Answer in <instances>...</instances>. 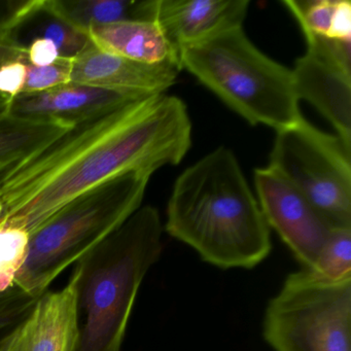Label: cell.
<instances>
[{
	"instance_id": "1",
	"label": "cell",
	"mask_w": 351,
	"mask_h": 351,
	"mask_svg": "<svg viewBox=\"0 0 351 351\" xmlns=\"http://www.w3.org/2000/svg\"><path fill=\"white\" fill-rule=\"evenodd\" d=\"M191 145L190 114L176 96L98 112L0 176V221L32 235L84 193L122 174L178 165Z\"/></svg>"
},
{
	"instance_id": "2",
	"label": "cell",
	"mask_w": 351,
	"mask_h": 351,
	"mask_svg": "<svg viewBox=\"0 0 351 351\" xmlns=\"http://www.w3.org/2000/svg\"><path fill=\"white\" fill-rule=\"evenodd\" d=\"M164 230L221 269H254L272 250L258 199L228 147H217L178 176Z\"/></svg>"
},
{
	"instance_id": "3",
	"label": "cell",
	"mask_w": 351,
	"mask_h": 351,
	"mask_svg": "<svg viewBox=\"0 0 351 351\" xmlns=\"http://www.w3.org/2000/svg\"><path fill=\"white\" fill-rule=\"evenodd\" d=\"M163 232L158 209L141 206L75 263L84 319L73 351H121L139 289L163 254Z\"/></svg>"
},
{
	"instance_id": "4",
	"label": "cell",
	"mask_w": 351,
	"mask_h": 351,
	"mask_svg": "<svg viewBox=\"0 0 351 351\" xmlns=\"http://www.w3.org/2000/svg\"><path fill=\"white\" fill-rule=\"evenodd\" d=\"M180 57L182 69L250 125L279 131L303 119L293 71L261 52L243 26L188 47Z\"/></svg>"
},
{
	"instance_id": "5",
	"label": "cell",
	"mask_w": 351,
	"mask_h": 351,
	"mask_svg": "<svg viewBox=\"0 0 351 351\" xmlns=\"http://www.w3.org/2000/svg\"><path fill=\"white\" fill-rule=\"evenodd\" d=\"M151 176L139 172L122 174L63 207L30 235L27 258L16 277V287L32 297H42L66 268L141 208Z\"/></svg>"
},
{
	"instance_id": "6",
	"label": "cell",
	"mask_w": 351,
	"mask_h": 351,
	"mask_svg": "<svg viewBox=\"0 0 351 351\" xmlns=\"http://www.w3.org/2000/svg\"><path fill=\"white\" fill-rule=\"evenodd\" d=\"M263 337L274 351H351V277L287 275L265 310Z\"/></svg>"
},
{
	"instance_id": "7",
	"label": "cell",
	"mask_w": 351,
	"mask_h": 351,
	"mask_svg": "<svg viewBox=\"0 0 351 351\" xmlns=\"http://www.w3.org/2000/svg\"><path fill=\"white\" fill-rule=\"evenodd\" d=\"M269 167L297 188L330 228L351 229V149L305 119L276 131Z\"/></svg>"
},
{
	"instance_id": "8",
	"label": "cell",
	"mask_w": 351,
	"mask_h": 351,
	"mask_svg": "<svg viewBox=\"0 0 351 351\" xmlns=\"http://www.w3.org/2000/svg\"><path fill=\"white\" fill-rule=\"evenodd\" d=\"M301 30L307 50L291 69L295 93L314 106L351 149V40Z\"/></svg>"
},
{
	"instance_id": "9",
	"label": "cell",
	"mask_w": 351,
	"mask_h": 351,
	"mask_svg": "<svg viewBox=\"0 0 351 351\" xmlns=\"http://www.w3.org/2000/svg\"><path fill=\"white\" fill-rule=\"evenodd\" d=\"M254 180L258 202L269 228L278 234L303 268L311 269L332 228L276 170L269 166L258 168Z\"/></svg>"
},
{
	"instance_id": "10",
	"label": "cell",
	"mask_w": 351,
	"mask_h": 351,
	"mask_svg": "<svg viewBox=\"0 0 351 351\" xmlns=\"http://www.w3.org/2000/svg\"><path fill=\"white\" fill-rule=\"evenodd\" d=\"M77 274L60 291L45 293L0 351H73L79 336Z\"/></svg>"
},
{
	"instance_id": "11",
	"label": "cell",
	"mask_w": 351,
	"mask_h": 351,
	"mask_svg": "<svg viewBox=\"0 0 351 351\" xmlns=\"http://www.w3.org/2000/svg\"><path fill=\"white\" fill-rule=\"evenodd\" d=\"M182 69L172 64H145L104 52L91 42L75 57L71 83L141 95L166 93Z\"/></svg>"
},
{
	"instance_id": "12",
	"label": "cell",
	"mask_w": 351,
	"mask_h": 351,
	"mask_svg": "<svg viewBox=\"0 0 351 351\" xmlns=\"http://www.w3.org/2000/svg\"><path fill=\"white\" fill-rule=\"evenodd\" d=\"M250 5L248 0H156L155 21L180 54L188 47L241 27Z\"/></svg>"
},
{
	"instance_id": "13",
	"label": "cell",
	"mask_w": 351,
	"mask_h": 351,
	"mask_svg": "<svg viewBox=\"0 0 351 351\" xmlns=\"http://www.w3.org/2000/svg\"><path fill=\"white\" fill-rule=\"evenodd\" d=\"M151 95L114 91L69 83L40 93L21 94L10 100V114L36 120L75 123Z\"/></svg>"
},
{
	"instance_id": "14",
	"label": "cell",
	"mask_w": 351,
	"mask_h": 351,
	"mask_svg": "<svg viewBox=\"0 0 351 351\" xmlns=\"http://www.w3.org/2000/svg\"><path fill=\"white\" fill-rule=\"evenodd\" d=\"M36 40L54 43L60 57L75 58L89 45L88 34L62 17L55 0L12 3L0 20V42L25 50Z\"/></svg>"
},
{
	"instance_id": "15",
	"label": "cell",
	"mask_w": 351,
	"mask_h": 351,
	"mask_svg": "<svg viewBox=\"0 0 351 351\" xmlns=\"http://www.w3.org/2000/svg\"><path fill=\"white\" fill-rule=\"evenodd\" d=\"M90 42L100 50L145 64L182 69L180 54L156 21H125L93 28Z\"/></svg>"
},
{
	"instance_id": "16",
	"label": "cell",
	"mask_w": 351,
	"mask_h": 351,
	"mask_svg": "<svg viewBox=\"0 0 351 351\" xmlns=\"http://www.w3.org/2000/svg\"><path fill=\"white\" fill-rule=\"evenodd\" d=\"M73 124L8 114L0 120V176L62 136Z\"/></svg>"
},
{
	"instance_id": "17",
	"label": "cell",
	"mask_w": 351,
	"mask_h": 351,
	"mask_svg": "<svg viewBox=\"0 0 351 351\" xmlns=\"http://www.w3.org/2000/svg\"><path fill=\"white\" fill-rule=\"evenodd\" d=\"M65 20L81 32L125 21H155L156 0H55Z\"/></svg>"
},
{
	"instance_id": "18",
	"label": "cell",
	"mask_w": 351,
	"mask_h": 351,
	"mask_svg": "<svg viewBox=\"0 0 351 351\" xmlns=\"http://www.w3.org/2000/svg\"><path fill=\"white\" fill-rule=\"evenodd\" d=\"M308 270L330 280L351 277V229L330 230L313 266Z\"/></svg>"
},
{
	"instance_id": "19",
	"label": "cell",
	"mask_w": 351,
	"mask_h": 351,
	"mask_svg": "<svg viewBox=\"0 0 351 351\" xmlns=\"http://www.w3.org/2000/svg\"><path fill=\"white\" fill-rule=\"evenodd\" d=\"M30 234L0 221V293L15 285L16 277L27 258Z\"/></svg>"
},
{
	"instance_id": "20",
	"label": "cell",
	"mask_w": 351,
	"mask_h": 351,
	"mask_svg": "<svg viewBox=\"0 0 351 351\" xmlns=\"http://www.w3.org/2000/svg\"><path fill=\"white\" fill-rule=\"evenodd\" d=\"M38 300L16 285L0 293V346L32 312Z\"/></svg>"
},
{
	"instance_id": "21",
	"label": "cell",
	"mask_w": 351,
	"mask_h": 351,
	"mask_svg": "<svg viewBox=\"0 0 351 351\" xmlns=\"http://www.w3.org/2000/svg\"><path fill=\"white\" fill-rule=\"evenodd\" d=\"M73 62L75 58L60 57L49 66L30 67L23 94L40 93L71 83Z\"/></svg>"
},
{
	"instance_id": "22",
	"label": "cell",
	"mask_w": 351,
	"mask_h": 351,
	"mask_svg": "<svg viewBox=\"0 0 351 351\" xmlns=\"http://www.w3.org/2000/svg\"><path fill=\"white\" fill-rule=\"evenodd\" d=\"M27 54L20 60L10 61L0 66V96L14 99L24 93L30 67Z\"/></svg>"
},
{
	"instance_id": "23",
	"label": "cell",
	"mask_w": 351,
	"mask_h": 351,
	"mask_svg": "<svg viewBox=\"0 0 351 351\" xmlns=\"http://www.w3.org/2000/svg\"><path fill=\"white\" fill-rule=\"evenodd\" d=\"M27 59L32 66L45 67L60 58L56 45L50 40H36L25 49Z\"/></svg>"
},
{
	"instance_id": "24",
	"label": "cell",
	"mask_w": 351,
	"mask_h": 351,
	"mask_svg": "<svg viewBox=\"0 0 351 351\" xmlns=\"http://www.w3.org/2000/svg\"><path fill=\"white\" fill-rule=\"evenodd\" d=\"M332 40H351V3L348 0H338L334 21L330 34L326 36Z\"/></svg>"
},
{
	"instance_id": "25",
	"label": "cell",
	"mask_w": 351,
	"mask_h": 351,
	"mask_svg": "<svg viewBox=\"0 0 351 351\" xmlns=\"http://www.w3.org/2000/svg\"><path fill=\"white\" fill-rule=\"evenodd\" d=\"M10 110V100L1 99L0 100V120H3L5 117L9 114Z\"/></svg>"
},
{
	"instance_id": "26",
	"label": "cell",
	"mask_w": 351,
	"mask_h": 351,
	"mask_svg": "<svg viewBox=\"0 0 351 351\" xmlns=\"http://www.w3.org/2000/svg\"><path fill=\"white\" fill-rule=\"evenodd\" d=\"M3 213V205H1V202H0V215Z\"/></svg>"
},
{
	"instance_id": "27",
	"label": "cell",
	"mask_w": 351,
	"mask_h": 351,
	"mask_svg": "<svg viewBox=\"0 0 351 351\" xmlns=\"http://www.w3.org/2000/svg\"><path fill=\"white\" fill-rule=\"evenodd\" d=\"M1 99H5V98H3V96H0V100Z\"/></svg>"
}]
</instances>
